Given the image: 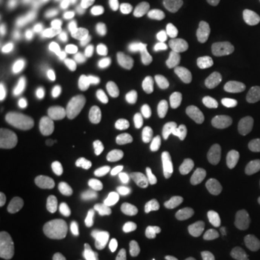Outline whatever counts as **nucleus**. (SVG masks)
Masks as SVG:
<instances>
[{
    "mask_svg": "<svg viewBox=\"0 0 260 260\" xmlns=\"http://www.w3.org/2000/svg\"><path fill=\"white\" fill-rule=\"evenodd\" d=\"M10 239L20 250L44 260H56L64 257L68 251V242L62 234L34 224H19Z\"/></svg>",
    "mask_w": 260,
    "mask_h": 260,
    "instance_id": "f257e3e1",
    "label": "nucleus"
},
{
    "mask_svg": "<svg viewBox=\"0 0 260 260\" xmlns=\"http://www.w3.org/2000/svg\"><path fill=\"white\" fill-rule=\"evenodd\" d=\"M172 198L167 191L158 189L146 194L136 205L133 213V233L139 239H146L158 229L169 213Z\"/></svg>",
    "mask_w": 260,
    "mask_h": 260,
    "instance_id": "f03ea898",
    "label": "nucleus"
},
{
    "mask_svg": "<svg viewBox=\"0 0 260 260\" xmlns=\"http://www.w3.org/2000/svg\"><path fill=\"white\" fill-rule=\"evenodd\" d=\"M95 230L106 240H120L133 232V223L126 214L104 213L97 217Z\"/></svg>",
    "mask_w": 260,
    "mask_h": 260,
    "instance_id": "7ed1b4c3",
    "label": "nucleus"
},
{
    "mask_svg": "<svg viewBox=\"0 0 260 260\" xmlns=\"http://www.w3.org/2000/svg\"><path fill=\"white\" fill-rule=\"evenodd\" d=\"M203 221L192 211L185 213L178 224V239L185 247H197L203 240Z\"/></svg>",
    "mask_w": 260,
    "mask_h": 260,
    "instance_id": "20e7f679",
    "label": "nucleus"
},
{
    "mask_svg": "<svg viewBox=\"0 0 260 260\" xmlns=\"http://www.w3.org/2000/svg\"><path fill=\"white\" fill-rule=\"evenodd\" d=\"M80 260H109V249L106 239L99 233H87L78 246Z\"/></svg>",
    "mask_w": 260,
    "mask_h": 260,
    "instance_id": "39448f33",
    "label": "nucleus"
},
{
    "mask_svg": "<svg viewBox=\"0 0 260 260\" xmlns=\"http://www.w3.org/2000/svg\"><path fill=\"white\" fill-rule=\"evenodd\" d=\"M234 121L239 130L253 139H260V113L244 104L234 107Z\"/></svg>",
    "mask_w": 260,
    "mask_h": 260,
    "instance_id": "423d86ee",
    "label": "nucleus"
},
{
    "mask_svg": "<svg viewBox=\"0 0 260 260\" xmlns=\"http://www.w3.org/2000/svg\"><path fill=\"white\" fill-rule=\"evenodd\" d=\"M142 70L150 78L159 80V83L174 77L178 73L177 61L167 55H156L150 64L142 67Z\"/></svg>",
    "mask_w": 260,
    "mask_h": 260,
    "instance_id": "0eeeda50",
    "label": "nucleus"
},
{
    "mask_svg": "<svg viewBox=\"0 0 260 260\" xmlns=\"http://www.w3.org/2000/svg\"><path fill=\"white\" fill-rule=\"evenodd\" d=\"M213 178L218 189L225 195H234L239 191V179L230 165L218 162L213 168Z\"/></svg>",
    "mask_w": 260,
    "mask_h": 260,
    "instance_id": "6e6552de",
    "label": "nucleus"
},
{
    "mask_svg": "<svg viewBox=\"0 0 260 260\" xmlns=\"http://www.w3.org/2000/svg\"><path fill=\"white\" fill-rule=\"evenodd\" d=\"M123 62V56L112 58L107 55L94 56L84 65V73L88 75H106L113 70H119Z\"/></svg>",
    "mask_w": 260,
    "mask_h": 260,
    "instance_id": "1a4fd4ad",
    "label": "nucleus"
},
{
    "mask_svg": "<svg viewBox=\"0 0 260 260\" xmlns=\"http://www.w3.org/2000/svg\"><path fill=\"white\" fill-rule=\"evenodd\" d=\"M51 168H52V159L48 153H42L37 162V167L34 169L32 175L28 178L26 188L29 191H38L48 182L51 177Z\"/></svg>",
    "mask_w": 260,
    "mask_h": 260,
    "instance_id": "9d476101",
    "label": "nucleus"
},
{
    "mask_svg": "<svg viewBox=\"0 0 260 260\" xmlns=\"http://www.w3.org/2000/svg\"><path fill=\"white\" fill-rule=\"evenodd\" d=\"M181 169V165L178 162L177 153L165 149L159 153L158 164H156V172H158V177L162 181H174L177 178L178 172Z\"/></svg>",
    "mask_w": 260,
    "mask_h": 260,
    "instance_id": "9b49d317",
    "label": "nucleus"
},
{
    "mask_svg": "<svg viewBox=\"0 0 260 260\" xmlns=\"http://www.w3.org/2000/svg\"><path fill=\"white\" fill-rule=\"evenodd\" d=\"M51 130V123L45 117H39L37 120H34L28 126V129L25 132V143L34 148L38 146L39 143H42L47 139Z\"/></svg>",
    "mask_w": 260,
    "mask_h": 260,
    "instance_id": "f8f14e48",
    "label": "nucleus"
},
{
    "mask_svg": "<svg viewBox=\"0 0 260 260\" xmlns=\"http://www.w3.org/2000/svg\"><path fill=\"white\" fill-rule=\"evenodd\" d=\"M259 253V246L253 239L249 237H240L234 240L230 246V254L234 259L249 260L256 257Z\"/></svg>",
    "mask_w": 260,
    "mask_h": 260,
    "instance_id": "ddd939ff",
    "label": "nucleus"
},
{
    "mask_svg": "<svg viewBox=\"0 0 260 260\" xmlns=\"http://www.w3.org/2000/svg\"><path fill=\"white\" fill-rule=\"evenodd\" d=\"M192 192L195 198L205 207H214L217 204V197L214 194L213 188L205 179H195L192 184Z\"/></svg>",
    "mask_w": 260,
    "mask_h": 260,
    "instance_id": "4468645a",
    "label": "nucleus"
},
{
    "mask_svg": "<svg viewBox=\"0 0 260 260\" xmlns=\"http://www.w3.org/2000/svg\"><path fill=\"white\" fill-rule=\"evenodd\" d=\"M192 62L200 71H210L213 68L214 58L211 49L205 45H197L192 49Z\"/></svg>",
    "mask_w": 260,
    "mask_h": 260,
    "instance_id": "2eb2a0df",
    "label": "nucleus"
},
{
    "mask_svg": "<svg viewBox=\"0 0 260 260\" xmlns=\"http://www.w3.org/2000/svg\"><path fill=\"white\" fill-rule=\"evenodd\" d=\"M192 100H194L195 107L203 112H213L215 107V95L211 90H208L205 87L195 90Z\"/></svg>",
    "mask_w": 260,
    "mask_h": 260,
    "instance_id": "dca6fc26",
    "label": "nucleus"
},
{
    "mask_svg": "<svg viewBox=\"0 0 260 260\" xmlns=\"http://www.w3.org/2000/svg\"><path fill=\"white\" fill-rule=\"evenodd\" d=\"M221 127V117L218 114H210L204 119L198 121L197 124V133L203 138L213 136Z\"/></svg>",
    "mask_w": 260,
    "mask_h": 260,
    "instance_id": "f3484780",
    "label": "nucleus"
},
{
    "mask_svg": "<svg viewBox=\"0 0 260 260\" xmlns=\"http://www.w3.org/2000/svg\"><path fill=\"white\" fill-rule=\"evenodd\" d=\"M181 25L185 30H189V32L200 30V29H204L208 25V16L204 12H189L182 18Z\"/></svg>",
    "mask_w": 260,
    "mask_h": 260,
    "instance_id": "a211bd4d",
    "label": "nucleus"
},
{
    "mask_svg": "<svg viewBox=\"0 0 260 260\" xmlns=\"http://www.w3.org/2000/svg\"><path fill=\"white\" fill-rule=\"evenodd\" d=\"M97 97L103 104L112 107L113 110L121 103L120 94L117 91V88L112 84H103L102 87L99 88V91H97Z\"/></svg>",
    "mask_w": 260,
    "mask_h": 260,
    "instance_id": "6ab92c4d",
    "label": "nucleus"
},
{
    "mask_svg": "<svg viewBox=\"0 0 260 260\" xmlns=\"http://www.w3.org/2000/svg\"><path fill=\"white\" fill-rule=\"evenodd\" d=\"M129 126L132 132L139 138L142 142H150L152 136H153V129H152V124L145 119H140V117H130L129 119Z\"/></svg>",
    "mask_w": 260,
    "mask_h": 260,
    "instance_id": "aec40b11",
    "label": "nucleus"
},
{
    "mask_svg": "<svg viewBox=\"0 0 260 260\" xmlns=\"http://www.w3.org/2000/svg\"><path fill=\"white\" fill-rule=\"evenodd\" d=\"M156 102V95L153 94V91L146 90V88H138L135 90L132 95H130V103L136 107H153Z\"/></svg>",
    "mask_w": 260,
    "mask_h": 260,
    "instance_id": "412c9836",
    "label": "nucleus"
},
{
    "mask_svg": "<svg viewBox=\"0 0 260 260\" xmlns=\"http://www.w3.org/2000/svg\"><path fill=\"white\" fill-rule=\"evenodd\" d=\"M56 44L54 41V38L51 35V32H44V34H39L37 37L34 38L32 41V52L34 54H45L48 51H51L52 48H55Z\"/></svg>",
    "mask_w": 260,
    "mask_h": 260,
    "instance_id": "4be33fe9",
    "label": "nucleus"
},
{
    "mask_svg": "<svg viewBox=\"0 0 260 260\" xmlns=\"http://www.w3.org/2000/svg\"><path fill=\"white\" fill-rule=\"evenodd\" d=\"M240 20L246 28H259L260 26V8L246 6L240 10Z\"/></svg>",
    "mask_w": 260,
    "mask_h": 260,
    "instance_id": "5701e85b",
    "label": "nucleus"
},
{
    "mask_svg": "<svg viewBox=\"0 0 260 260\" xmlns=\"http://www.w3.org/2000/svg\"><path fill=\"white\" fill-rule=\"evenodd\" d=\"M49 32L54 38L56 45H59V44H62V42L68 41L71 38L73 32H74V25H73L71 20H64V22L58 23L55 28L49 30Z\"/></svg>",
    "mask_w": 260,
    "mask_h": 260,
    "instance_id": "b1692460",
    "label": "nucleus"
},
{
    "mask_svg": "<svg viewBox=\"0 0 260 260\" xmlns=\"http://www.w3.org/2000/svg\"><path fill=\"white\" fill-rule=\"evenodd\" d=\"M148 114L149 120L152 121L153 124H156V126H167L172 120V117H171L172 113L168 112L164 106H159V104H155L153 107H150Z\"/></svg>",
    "mask_w": 260,
    "mask_h": 260,
    "instance_id": "393cba45",
    "label": "nucleus"
},
{
    "mask_svg": "<svg viewBox=\"0 0 260 260\" xmlns=\"http://www.w3.org/2000/svg\"><path fill=\"white\" fill-rule=\"evenodd\" d=\"M123 185V177L119 171H112L106 179H104V184H103V189L106 195H114L116 192H119V189Z\"/></svg>",
    "mask_w": 260,
    "mask_h": 260,
    "instance_id": "a878e982",
    "label": "nucleus"
},
{
    "mask_svg": "<svg viewBox=\"0 0 260 260\" xmlns=\"http://www.w3.org/2000/svg\"><path fill=\"white\" fill-rule=\"evenodd\" d=\"M186 100H188V94L185 90L175 91L169 100V112L172 114H182L186 107Z\"/></svg>",
    "mask_w": 260,
    "mask_h": 260,
    "instance_id": "bb28decb",
    "label": "nucleus"
},
{
    "mask_svg": "<svg viewBox=\"0 0 260 260\" xmlns=\"http://www.w3.org/2000/svg\"><path fill=\"white\" fill-rule=\"evenodd\" d=\"M26 95H28L26 87L25 85H16L3 97V102H5L6 106H19L20 103L25 102Z\"/></svg>",
    "mask_w": 260,
    "mask_h": 260,
    "instance_id": "cd10ccee",
    "label": "nucleus"
},
{
    "mask_svg": "<svg viewBox=\"0 0 260 260\" xmlns=\"http://www.w3.org/2000/svg\"><path fill=\"white\" fill-rule=\"evenodd\" d=\"M117 22L113 18H103L95 20L93 25L90 26V32L91 35L97 37V35H104V34H109L112 32L113 29L116 28Z\"/></svg>",
    "mask_w": 260,
    "mask_h": 260,
    "instance_id": "c85d7f7f",
    "label": "nucleus"
},
{
    "mask_svg": "<svg viewBox=\"0 0 260 260\" xmlns=\"http://www.w3.org/2000/svg\"><path fill=\"white\" fill-rule=\"evenodd\" d=\"M218 10H220V15L223 16L224 20L233 22L237 18V13H239L237 2L236 0H218Z\"/></svg>",
    "mask_w": 260,
    "mask_h": 260,
    "instance_id": "c756f323",
    "label": "nucleus"
},
{
    "mask_svg": "<svg viewBox=\"0 0 260 260\" xmlns=\"http://www.w3.org/2000/svg\"><path fill=\"white\" fill-rule=\"evenodd\" d=\"M136 58L140 62L142 67H146L149 65L153 59H155V54H153V47L149 41L142 42L138 49H136Z\"/></svg>",
    "mask_w": 260,
    "mask_h": 260,
    "instance_id": "7c9ffc66",
    "label": "nucleus"
},
{
    "mask_svg": "<svg viewBox=\"0 0 260 260\" xmlns=\"http://www.w3.org/2000/svg\"><path fill=\"white\" fill-rule=\"evenodd\" d=\"M189 0H164L160 10L167 15L168 18H172L178 15L181 10H184L188 6Z\"/></svg>",
    "mask_w": 260,
    "mask_h": 260,
    "instance_id": "2f4dec72",
    "label": "nucleus"
},
{
    "mask_svg": "<svg viewBox=\"0 0 260 260\" xmlns=\"http://www.w3.org/2000/svg\"><path fill=\"white\" fill-rule=\"evenodd\" d=\"M103 55L112 56V58H119L124 49V44L120 39H109L103 44Z\"/></svg>",
    "mask_w": 260,
    "mask_h": 260,
    "instance_id": "473e14b6",
    "label": "nucleus"
},
{
    "mask_svg": "<svg viewBox=\"0 0 260 260\" xmlns=\"http://www.w3.org/2000/svg\"><path fill=\"white\" fill-rule=\"evenodd\" d=\"M177 159L181 168H188V169H195L200 165V156L192 152H185V150H178Z\"/></svg>",
    "mask_w": 260,
    "mask_h": 260,
    "instance_id": "72a5a7b5",
    "label": "nucleus"
},
{
    "mask_svg": "<svg viewBox=\"0 0 260 260\" xmlns=\"http://www.w3.org/2000/svg\"><path fill=\"white\" fill-rule=\"evenodd\" d=\"M90 191V181L84 174H78L73 179V192L78 198H84Z\"/></svg>",
    "mask_w": 260,
    "mask_h": 260,
    "instance_id": "f704fd0d",
    "label": "nucleus"
},
{
    "mask_svg": "<svg viewBox=\"0 0 260 260\" xmlns=\"http://www.w3.org/2000/svg\"><path fill=\"white\" fill-rule=\"evenodd\" d=\"M12 194V179L6 168L0 169V200L6 201Z\"/></svg>",
    "mask_w": 260,
    "mask_h": 260,
    "instance_id": "c9c22d12",
    "label": "nucleus"
},
{
    "mask_svg": "<svg viewBox=\"0 0 260 260\" xmlns=\"http://www.w3.org/2000/svg\"><path fill=\"white\" fill-rule=\"evenodd\" d=\"M94 153L103 162H109L112 159V149L104 139H97L94 142Z\"/></svg>",
    "mask_w": 260,
    "mask_h": 260,
    "instance_id": "e433bc0d",
    "label": "nucleus"
},
{
    "mask_svg": "<svg viewBox=\"0 0 260 260\" xmlns=\"http://www.w3.org/2000/svg\"><path fill=\"white\" fill-rule=\"evenodd\" d=\"M35 5H37V0H18L15 6L16 16L20 19L28 18L35 9Z\"/></svg>",
    "mask_w": 260,
    "mask_h": 260,
    "instance_id": "4c0bfd02",
    "label": "nucleus"
},
{
    "mask_svg": "<svg viewBox=\"0 0 260 260\" xmlns=\"http://www.w3.org/2000/svg\"><path fill=\"white\" fill-rule=\"evenodd\" d=\"M37 211L42 217H49L55 211V204L49 197H41L37 203Z\"/></svg>",
    "mask_w": 260,
    "mask_h": 260,
    "instance_id": "58836bf2",
    "label": "nucleus"
},
{
    "mask_svg": "<svg viewBox=\"0 0 260 260\" xmlns=\"http://www.w3.org/2000/svg\"><path fill=\"white\" fill-rule=\"evenodd\" d=\"M140 8H142L140 0H124L120 9L121 16L126 19L133 18V16L138 13V10H139Z\"/></svg>",
    "mask_w": 260,
    "mask_h": 260,
    "instance_id": "ea45409f",
    "label": "nucleus"
},
{
    "mask_svg": "<svg viewBox=\"0 0 260 260\" xmlns=\"http://www.w3.org/2000/svg\"><path fill=\"white\" fill-rule=\"evenodd\" d=\"M85 8L83 0H67L64 5V12L68 19L75 18Z\"/></svg>",
    "mask_w": 260,
    "mask_h": 260,
    "instance_id": "a19ab883",
    "label": "nucleus"
},
{
    "mask_svg": "<svg viewBox=\"0 0 260 260\" xmlns=\"http://www.w3.org/2000/svg\"><path fill=\"white\" fill-rule=\"evenodd\" d=\"M84 59H85V49L83 47L73 48L67 54V62L71 65L83 64Z\"/></svg>",
    "mask_w": 260,
    "mask_h": 260,
    "instance_id": "79ce46f5",
    "label": "nucleus"
},
{
    "mask_svg": "<svg viewBox=\"0 0 260 260\" xmlns=\"http://www.w3.org/2000/svg\"><path fill=\"white\" fill-rule=\"evenodd\" d=\"M65 74H67V62L64 59H59V58L54 59L51 62V75L55 78L56 81H59L64 78Z\"/></svg>",
    "mask_w": 260,
    "mask_h": 260,
    "instance_id": "37998d69",
    "label": "nucleus"
},
{
    "mask_svg": "<svg viewBox=\"0 0 260 260\" xmlns=\"http://www.w3.org/2000/svg\"><path fill=\"white\" fill-rule=\"evenodd\" d=\"M149 32V25L143 23V22H138L133 23L127 28V37L132 39H138V38H143Z\"/></svg>",
    "mask_w": 260,
    "mask_h": 260,
    "instance_id": "c03bdc74",
    "label": "nucleus"
},
{
    "mask_svg": "<svg viewBox=\"0 0 260 260\" xmlns=\"http://www.w3.org/2000/svg\"><path fill=\"white\" fill-rule=\"evenodd\" d=\"M117 77L120 78V81L126 84H132L135 81V70H133V67L127 62H124V64L121 65L120 68L117 70Z\"/></svg>",
    "mask_w": 260,
    "mask_h": 260,
    "instance_id": "a18cd8bd",
    "label": "nucleus"
},
{
    "mask_svg": "<svg viewBox=\"0 0 260 260\" xmlns=\"http://www.w3.org/2000/svg\"><path fill=\"white\" fill-rule=\"evenodd\" d=\"M181 80H182V73H181V71H178L177 74L174 75V77L168 78V80H165V81H160L159 87H160V90H162L164 93H169V91H172L174 88H177L178 84L181 83Z\"/></svg>",
    "mask_w": 260,
    "mask_h": 260,
    "instance_id": "49530a36",
    "label": "nucleus"
},
{
    "mask_svg": "<svg viewBox=\"0 0 260 260\" xmlns=\"http://www.w3.org/2000/svg\"><path fill=\"white\" fill-rule=\"evenodd\" d=\"M152 20H153L155 26L159 29H165L171 25V18H168L167 15H165L162 10L155 12V13H153V16H152Z\"/></svg>",
    "mask_w": 260,
    "mask_h": 260,
    "instance_id": "de8ad7c7",
    "label": "nucleus"
},
{
    "mask_svg": "<svg viewBox=\"0 0 260 260\" xmlns=\"http://www.w3.org/2000/svg\"><path fill=\"white\" fill-rule=\"evenodd\" d=\"M42 74V67L41 64L35 61V59H32V61H29L28 65H26V75H28L29 78H32V80H37L39 78Z\"/></svg>",
    "mask_w": 260,
    "mask_h": 260,
    "instance_id": "09e8293b",
    "label": "nucleus"
},
{
    "mask_svg": "<svg viewBox=\"0 0 260 260\" xmlns=\"http://www.w3.org/2000/svg\"><path fill=\"white\" fill-rule=\"evenodd\" d=\"M12 62H13V59H12V52H10V49L3 48V49H2V54H0L2 70H3V71H9L10 67H12Z\"/></svg>",
    "mask_w": 260,
    "mask_h": 260,
    "instance_id": "8fccbe9b",
    "label": "nucleus"
},
{
    "mask_svg": "<svg viewBox=\"0 0 260 260\" xmlns=\"http://www.w3.org/2000/svg\"><path fill=\"white\" fill-rule=\"evenodd\" d=\"M114 112L116 114L120 117V119H130V116H132V103H124L121 102L116 109H114Z\"/></svg>",
    "mask_w": 260,
    "mask_h": 260,
    "instance_id": "3c124183",
    "label": "nucleus"
},
{
    "mask_svg": "<svg viewBox=\"0 0 260 260\" xmlns=\"http://www.w3.org/2000/svg\"><path fill=\"white\" fill-rule=\"evenodd\" d=\"M250 197H251V201L257 205V207H260V182L257 184V185L253 186V189H251V192H250Z\"/></svg>",
    "mask_w": 260,
    "mask_h": 260,
    "instance_id": "603ef678",
    "label": "nucleus"
},
{
    "mask_svg": "<svg viewBox=\"0 0 260 260\" xmlns=\"http://www.w3.org/2000/svg\"><path fill=\"white\" fill-rule=\"evenodd\" d=\"M67 0H44V5L47 6L48 9H55L61 5H65Z\"/></svg>",
    "mask_w": 260,
    "mask_h": 260,
    "instance_id": "864d4df0",
    "label": "nucleus"
},
{
    "mask_svg": "<svg viewBox=\"0 0 260 260\" xmlns=\"http://www.w3.org/2000/svg\"><path fill=\"white\" fill-rule=\"evenodd\" d=\"M153 2H155V0H140L142 8H150V6L153 5Z\"/></svg>",
    "mask_w": 260,
    "mask_h": 260,
    "instance_id": "5fc2aeb1",
    "label": "nucleus"
},
{
    "mask_svg": "<svg viewBox=\"0 0 260 260\" xmlns=\"http://www.w3.org/2000/svg\"><path fill=\"white\" fill-rule=\"evenodd\" d=\"M83 2L85 6H93L94 3H97L99 0H83Z\"/></svg>",
    "mask_w": 260,
    "mask_h": 260,
    "instance_id": "6e6d98bb",
    "label": "nucleus"
},
{
    "mask_svg": "<svg viewBox=\"0 0 260 260\" xmlns=\"http://www.w3.org/2000/svg\"><path fill=\"white\" fill-rule=\"evenodd\" d=\"M0 260H18V259H13V257H2Z\"/></svg>",
    "mask_w": 260,
    "mask_h": 260,
    "instance_id": "4d7b16f0",
    "label": "nucleus"
},
{
    "mask_svg": "<svg viewBox=\"0 0 260 260\" xmlns=\"http://www.w3.org/2000/svg\"><path fill=\"white\" fill-rule=\"evenodd\" d=\"M257 100L260 102V88H259V91H257Z\"/></svg>",
    "mask_w": 260,
    "mask_h": 260,
    "instance_id": "13d9d810",
    "label": "nucleus"
},
{
    "mask_svg": "<svg viewBox=\"0 0 260 260\" xmlns=\"http://www.w3.org/2000/svg\"><path fill=\"white\" fill-rule=\"evenodd\" d=\"M112 2H119V0H112Z\"/></svg>",
    "mask_w": 260,
    "mask_h": 260,
    "instance_id": "bf43d9fd",
    "label": "nucleus"
}]
</instances>
